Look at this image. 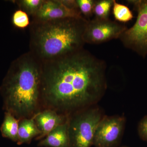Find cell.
Segmentation results:
<instances>
[{"instance_id":"obj_5","label":"cell","mask_w":147,"mask_h":147,"mask_svg":"<svg viewBox=\"0 0 147 147\" xmlns=\"http://www.w3.org/2000/svg\"><path fill=\"white\" fill-rule=\"evenodd\" d=\"M138 11L136 22L120 38L125 46L144 56L147 53V1H129Z\"/></svg>"},{"instance_id":"obj_3","label":"cell","mask_w":147,"mask_h":147,"mask_svg":"<svg viewBox=\"0 0 147 147\" xmlns=\"http://www.w3.org/2000/svg\"><path fill=\"white\" fill-rule=\"evenodd\" d=\"M86 18L34 21L30 27V51L42 62L54 60L83 49Z\"/></svg>"},{"instance_id":"obj_18","label":"cell","mask_w":147,"mask_h":147,"mask_svg":"<svg viewBox=\"0 0 147 147\" xmlns=\"http://www.w3.org/2000/svg\"><path fill=\"white\" fill-rule=\"evenodd\" d=\"M138 132L140 138L147 142V115L144 117L139 122Z\"/></svg>"},{"instance_id":"obj_12","label":"cell","mask_w":147,"mask_h":147,"mask_svg":"<svg viewBox=\"0 0 147 147\" xmlns=\"http://www.w3.org/2000/svg\"><path fill=\"white\" fill-rule=\"evenodd\" d=\"M19 122L10 113L5 112L1 131L3 137L18 142Z\"/></svg>"},{"instance_id":"obj_17","label":"cell","mask_w":147,"mask_h":147,"mask_svg":"<svg viewBox=\"0 0 147 147\" xmlns=\"http://www.w3.org/2000/svg\"><path fill=\"white\" fill-rule=\"evenodd\" d=\"M76 2L80 12L84 17L85 16V18H86V17L88 18L92 15L95 1L92 0H76Z\"/></svg>"},{"instance_id":"obj_7","label":"cell","mask_w":147,"mask_h":147,"mask_svg":"<svg viewBox=\"0 0 147 147\" xmlns=\"http://www.w3.org/2000/svg\"><path fill=\"white\" fill-rule=\"evenodd\" d=\"M125 121L124 116L103 117L96 129L93 145L95 147H117L122 137Z\"/></svg>"},{"instance_id":"obj_14","label":"cell","mask_w":147,"mask_h":147,"mask_svg":"<svg viewBox=\"0 0 147 147\" xmlns=\"http://www.w3.org/2000/svg\"><path fill=\"white\" fill-rule=\"evenodd\" d=\"M113 5V0L95 1L93 9V13L95 16V18L100 19L109 18Z\"/></svg>"},{"instance_id":"obj_6","label":"cell","mask_w":147,"mask_h":147,"mask_svg":"<svg viewBox=\"0 0 147 147\" xmlns=\"http://www.w3.org/2000/svg\"><path fill=\"white\" fill-rule=\"evenodd\" d=\"M127 29L124 25L107 19L95 18L88 20L84 30L85 43L98 44L119 38Z\"/></svg>"},{"instance_id":"obj_1","label":"cell","mask_w":147,"mask_h":147,"mask_svg":"<svg viewBox=\"0 0 147 147\" xmlns=\"http://www.w3.org/2000/svg\"><path fill=\"white\" fill-rule=\"evenodd\" d=\"M42 63L41 98L55 110L89 108L105 93V65L84 49Z\"/></svg>"},{"instance_id":"obj_4","label":"cell","mask_w":147,"mask_h":147,"mask_svg":"<svg viewBox=\"0 0 147 147\" xmlns=\"http://www.w3.org/2000/svg\"><path fill=\"white\" fill-rule=\"evenodd\" d=\"M103 117L98 107L85 108L68 119L69 147H90L96 129Z\"/></svg>"},{"instance_id":"obj_10","label":"cell","mask_w":147,"mask_h":147,"mask_svg":"<svg viewBox=\"0 0 147 147\" xmlns=\"http://www.w3.org/2000/svg\"><path fill=\"white\" fill-rule=\"evenodd\" d=\"M69 145L68 119L55 127L38 143L39 146L44 147H69Z\"/></svg>"},{"instance_id":"obj_9","label":"cell","mask_w":147,"mask_h":147,"mask_svg":"<svg viewBox=\"0 0 147 147\" xmlns=\"http://www.w3.org/2000/svg\"><path fill=\"white\" fill-rule=\"evenodd\" d=\"M34 120L41 132V137L46 136L55 127L67 121L65 120L64 116L59 115L52 110L39 113L36 115Z\"/></svg>"},{"instance_id":"obj_13","label":"cell","mask_w":147,"mask_h":147,"mask_svg":"<svg viewBox=\"0 0 147 147\" xmlns=\"http://www.w3.org/2000/svg\"><path fill=\"white\" fill-rule=\"evenodd\" d=\"M113 13L116 21L126 23L133 18V14L128 7L113 0Z\"/></svg>"},{"instance_id":"obj_16","label":"cell","mask_w":147,"mask_h":147,"mask_svg":"<svg viewBox=\"0 0 147 147\" xmlns=\"http://www.w3.org/2000/svg\"><path fill=\"white\" fill-rule=\"evenodd\" d=\"M12 25L19 29L26 28L30 25L28 15L21 9L15 11L11 17Z\"/></svg>"},{"instance_id":"obj_2","label":"cell","mask_w":147,"mask_h":147,"mask_svg":"<svg viewBox=\"0 0 147 147\" xmlns=\"http://www.w3.org/2000/svg\"><path fill=\"white\" fill-rule=\"evenodd\" d=\"M42 63L30 52L12 62L0 87L3 109L16 118H29L41 97Z\"/></svg>"},{"instance_id":"obj_11","label":"cell","mask_w":147,"mask_h":147,"mask_svg":"<svg viewBox=\"0 0 147 147\" xmlns=\"http://www.w3.org/2000/svg\"><path fill=\"white\" fill-rule=\"evenodd\" d=\"M19 122L18 141L19 144L29 143L34 137L41 132L37 126L34 119L25 118Z\"/></svg>"},{"instance_id":"obj_15","label":"cell","mask_w":147,"mask_h":147,"mask_svg":"<svg viewBox=\"0 0 147 147\" xmlns=\"http://www.w3.org/2000/svg\"><path fill=\"white\" fill-rule=\"evenodd\" d=\"M43 1L44 0H20L15 1V3L19 9L33 17L38 12Z\"/></svg>"},{"instance_id":"obj_8","label":"cell","mask_w":147,"mask_h":147,"mask_svg":"<svg viewBox=\"0 0 147 147\" xmlns=\"http://www.w3.org/2000/svg\"><path fill=\"white\" fill-rule=\"evenodd\" d=\"M67 18H86L74 0H44L33 20L45 21Z\"/></svg>"},{"instance_id":"obj_19","label":"cell","mask_w":147,"mask_h":147,"mask_svg":"<svg viewBox=\"0 0 147 147\" xmlns=\"http://www.w3.org/2000/svg\"><path fill=\"white\" fill-rule=\"evenodd\" d=\"M127 147L123 146V147Z\"/></svg>"}]
</instances>
